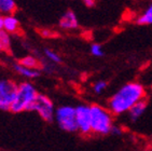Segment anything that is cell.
<instances>
[{"mask_svg":"<svg viewBox=\"0 0 152 151\" xmlns=\"http://www.w3.org/2000/svg\"><path fill=\"white\" fill-rule=\"evenodd\" d=\"M146 90L138 82H129L123 85L108 102V110L115 116L129 112L138 102L145 99Z\"/></svg>","mask_w":152,"mask_h":151,"instance_id":"6da1fadb","label":"cell"},{"mask_svg":"<svg viewBox=\"0 0 152 151\" xmlns=\"http://www.w3.org/2000/svg\"><path fill=\"white\" fill-rule=\"evenodd\" d=\"M38 92L36 87L29 82H22L18 85L16 95L10 108V111L13 113H20L23 111H30L32 104L36 100Z\"/></svg>","mask_w":152,"mask_h":151,"instance_id":"7a4b0ae2","label":"cell"},{"mask_svg":"<svg viewBox=\"0 0 152 151\" xmlns=\"http://www.w3.org/2000/svg\"><path fill=\"white\" fill-rule=\"evenodd\" d=\"M113 114L99 105L91 106V128L96 135H108L113 126Z\"/></svg>","mask_w":152,"mask_h":151,"instance_id":"3957f363","label":"cell"},{"mask_svg":"<svg viewBox=\"0 0 152 151\" xmlns=\"http://www.w3.org/2000/svg\"><path fill=\"white\" fill-rule=\"evenodd\" d=\"M54 120L61 130L68 133L78 132V125L76 120V107L70 105H64L55 109Z\"/></svg>","mask_w":152,"mask_h":151,"instance_id":"277c9868","label":"cell"},{"mask_svg":"<svg viewBox=\"0 0 152 151\" xmlns=\"http://www.w3.org/2000/svg\"><path fill=\"white\" fill-rule=\"evenodd\" d=\"M30 111H36L40 116L41 119L44 120L45 122H52L55 116L54 104L51 98H49L44 94H38L37 98L30 108Z\"/></svg>","mask_w":152,"mask_h":151,"instance_id":"5b68a950","label":"cell"},{"mask_svg":"<svg viewBox=\"0 0 152 151\" xmlns=\"http://www.w3.org/2000/svg\"><path fill=\"white\" fill-rule=\"evenodd\" d=\"M18 85L10 79H0V110H10L16 95Z\"/></svg>","mask_w":152,"mask_h":151,"instance_id":"8992f818","label":"cell"},{"mask_svg":"<svg viewBox=\"0 0 152 151\" xmlns=\"http://www.w3.org/2000/svg\"><path fill=\"white\" fill-rule=\"evenodd\" d=\"M76 120L78 125V132L82 135H88L92 133L91 128V106L82 104L76 107Z\"/></svg>","mask_w":152,"mask_h":151,"instance_id":"52a82bcc","label":"cell"},{"mask_svg":"<svg viewBox=\"0 0 152 151\" xmlns=\"http://www.w3.org/2000/svg\"><path fill=\"white\" fill-rule=\"evenodd\" d=\"M58 25L61 29H65V30L76 29L79 26V22H78L76 13L72 10H67L59 20Z\"/></svg>","mask_w":152,"mask_h":151,"instance_id":"ba28073f","label":"cell"},{"mask_svg":"<svg viewBox=\"0 0 152 151\" xmlns=\"http://www.w3.org/2000/svg\"><path fill=\"white\" fill-rule=\"evenodd\" d=\"M147 109V102L146 99H142L140 102H138L136 105H134L129 111V119L132 121H137L139 118L143 114V112Z\"/></svg>","mask_w":152,"mask_h":151,"instance_id":"9c48e42d","label":"cell"},{"mask_svg":"<svg viewBox=\"0 0 152 151\" xmlns=\"http://www.w3.org/2000/svg\"><path fill=\"white\" fill-rule=\"evenodd\" d=\"M20 28V22L14 15H9L3 18V30L8 34L16 32Z\"/></svg>","mask_w":152,"mask_h":151,"instance_id":"30bf717a","label":"cell"},{"mask_svg":"<svg viewBox=\"0 0 152 151\" xmlns=\"http://www.w3.org/2000/svg\"><path fill=\"white\" fill-rule=\"evenodd\" d=\"M16 3L13 0H0V16L6 18L14 13Z\"/></svg>","mask_w":152,"mask_h":151,"instance_id":"8fae6325","label":"cell"},{"mask_svg":"<svg viewBox=\"0 0 152 151\" xmlns=\"http://www.w3.org/2000/svg\"><path fill=\"white\" fill-rule=\"evenodd\" d=\"M14 70L18 75H20L22 77H25L27 79H36L40 76V70H36V69H29V68H26V67L22 66L18 63V64L14 65Z\"/></svg>","mask_w":152,"mask_h":151,"instance_id":"7c38bea8","label":"cell"},{"mask_svg":"<svg viewBox=\"0 0 152 151\" xmlns=\"http://www.w3.org/2000/svg\"><path fill=\"white\" fill-rule=\"evenodd\" d=\"M18 64L24 67H26V68H29V69L39 70V68H41L40 62L36 57H34V56H25V57L22 58V59L18 62Z\"/></svg>","mask_w":152,"mask_h":151,"instance_id":"4fadbf2b","label":"cell"},{"mask_svg":"<svg viewBox=\"0 0 152 151\" xmlns=\"http://www.w3.org/2000/svg\"><path fill=\"white\" fill-rule=\"evenodd\" d=\"M136 22L139 25H152V3L143 11L142 14L139 15Z\"/></svg>","mask_w":152,"mask_h":151,"instance_id":"5bb4252c","label":"cell"},{"mask_svg":"<svg viewBox=\"0 0 152 151\" xmlns=\"http://www.w3.org/2000/svg\"><path fill=\"white\" fill-rule=\"evenodd\" d=\"M0 44L2 47V50L9 51L10 47H11V39H10V35L4 30L0 32Z\"/></svg>","mask_w":152,"mask_h":151,"instance_id":"9a60e30c","label":"cell"},{"mask_svg":"<svg viewBox=\"0 0 152 151\" xmlns=\"http://www.w3.org/2000/svg\"><path fill=\"white\" fill-rule=\"evenodd\" d=\"M44 55L47 56V57L49 58L52 63H55V64H61V56H59L56 52H54L53 50L44 49Z\"/></svg>","mask_w":152,"mask_h":151,"instance_id":"2e32d148","label":"cell"},{"mask_svg":"<svg viewBox=\"0 0 152 151\" xmlns=\"http://www.w3.org/2000/svg\"><path fill=\"white\" fill-rule=\"evenodd\" d=\"M106 87H107V82L104 80H99L93 85V91L95 94H102L106 90Z\"/></svg>","mask_w":152,"mask_h":151,"instance_id":"e0dca14e","label":"cell"},{"mask_svg":"<svg viewBox=\"0 0 152 151\" xmlns=\"http://www.w3.org/2000/svg\"><path fill=\"white\" fill-rule=\"evenodd\" d=\"M91 54L96 57H102L104 56V50H102V45L98 43H93L91 45Z\"/></svg>","mask_w":152,"mask_h":151,"instance_id":"ac0fdd59","label":"cell"},{"mask_svg":"<svg viewBox=\"0 0 152 151\" xmlns=\"http://www.w3.org/2000/svg\"><path fill=\"white\" fill-rule=\"evenodd\" d=\"M111 134H113V135H121L122 134V130H121L120 128H118V126H115V125H113L111 128V132H110Z\"/></svg>","mask_w":152,"mask_h":151,"instance_id":"d6986e66","label":"cell"},{"mask_svg":"<svg viewBox=\"0 0 152 151\" xmlns=\"http://www.w3.org/2000/svg\"><path fill=\"white\" fill-rule=\"evenodd\" d=\"M40 34L43 36V37H45V38L52 37V36H53V32H50V30H48V29H42V30L40 32Z\"/></svg>","mask_w":152,"mask_h":151,"instance_id":"ffe728a7","label":"cell"},{"mask_svg":"<svg viewBox=\"0 0 152 151\" xmlns=\"http://www.w3.org/2000/svg\"><path fill=\"white\" fill-rule=\"evenodd\" d=\"M84 4L86 7H90V8H91V7L95 6V2H94V1H91V0H85V1H84Z\"/></svg>","mask_w":152,"mask_h":151,"instance_id":"44dd1931","label":"cell"},{"mask_svg":"<svg viewBox=\"0 0 152 151\" xmlns=\"http://www.w3.org/2000/svg\"><path fill=\"white\" fill-rule=\"evenodd\" d=\"M3 30V18L0 16V32Z\"/></svg>","mask_w":152,"mask_h":151,"instance_id":"7402d4cb","label":"cell"},{"mask_svg":"<svg viewBox=\"0 0 152 151\" xmlns=\"http://www.w3.org/2000/svg\"><path fill=\"white\" fill-rule=\"evenodd\" d=\"M0 51H2V47H1V44H0Z\"/></svg>","mask_w":152,"mask_h":151,"instance_id":"603a6c76","label":"cell"},{"mask_svg":"<svg viewBox=\"0 0 152 151\" xmlns=\"http://www.w3.org/2000/svg\"><path fill=\"white\" fill-rule=\"evenodd\" d=\"M151 89H152V86H151Z\"/></svg>","mask_w":152,"mask_h":151,"instance_id":"cb8c5ba5","label":"cell"}]
</instances>
